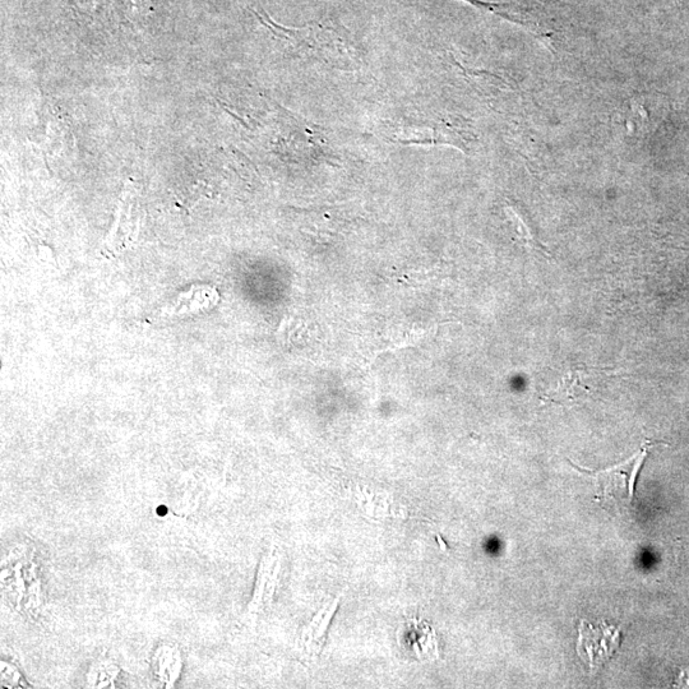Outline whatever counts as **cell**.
I'll use <instances>...</instances> for the list:
<instances>
[{"mask_svg": "<svg viewBox=\"0 0 689 689\" xmlns=\"http://www.w3.org/2000/svg\"><path fill=\"white\" fill-rule=\"evenodd\" d=\"M38 567L25 547H17L2 564V590L13 608L35 614L41 605Z\"/></svg>", "mask_w": 689, "mask_h": 689, "instance_id": "cell-1", "label": "cell"}, {"mask_svg": "<svg viewBox=\"0 0 689 689\" xmlns=\"http://www.w3.org/2000/svg\"><path fill=\"white\" fill-rule=\"evenodd\" d=\"M652 446L654 443L646 442L640 451H637L630 459L605 470L591 471L575 464H571V466L582 474L593 476L596 484H598L601 498L610 499L615 504H631L633 497H635L637 476L640 474Z\"/></svg>", "mask_w": 689, "mask_h": 689, "instance_id": "cell-2", "label": "cell"}, {"mask_svg": "<svg viewBox=\"0 0 689 689\" xmlns=\"http://www.w3.org/2000/svg\"><path fill=\"white\" fill-rule=\"evenodd\" d=\"M619 640L621 633L614 627L595 628L587 622H582L577 646L578 655L587 659L590 668L594 670L612 658L613 652L618 649Z\"/></svg>", "mask_w": 689, "mask_h": 689, "instance_id": "cell-3", "label": "cell"}, {"mask_svg": "<svg viewBox=\"0 0 689 689\" xmlns=\"http://www.w3.org/2000/svg\"><path fill=\"white\" fill-rule=\"evenodd\" d=\"M617 372L613 369H598L578 367L572 368L559 378L558 385L549 392V400L553 402L575 401L582 393L593 392L599 385L600 379L614 377Z\"/></svg>", "mask_w": 689, "mask_h": 689, "instance_id": "cell-4", "label": "cell"}, {"mask_svg": "<svg viewBox=\"0 0 689 689\" xmlns=\"http://www.w3.org/2000/svg\"><path fill=\"white\" fill-rule=\"evenodd\" d=\"M151 669L161 688H173L183 669L182 654L178 647L174 645L157 647L152 656Z\"/></svg>", "mask_w": 689, "mask_h": 689, "instance_id": "cell-5", "label": "cell"}, {"mask_svg": "<svg viewBox=\"0 0 689 689\" xmlns=\"http://www.w3.org/2000/svg\"><path fill=\"white\" fill-rule=\"evenodd\" d=\"M277 562L279 561H275L274 554L272 553L268 554V556L263 559L260 567V573H258V580L256 589H254L253 599L251 604H249L247 612L249 618H252L254 615L260 613L263 607H265V601L263 600L266 599V604H271L270 599H268V582H270L272 572H274Z\"/></svg>", "mask_w": 689, "mask_h": 689, "instance_id": "cell-6", "label": "cell"}, {"mask_svg": "<svg viewBox=\"0 0 689 689\" xmlns=\"http://www.w3.org/2000/svg\"><path fill=\"white\" fill-rule=\"evenodd\" d=\"M119 672V667L112 661H97L87 673V683L91 688H115L117 687Z\"/></svg>", "mask_w": 689, "mask_h": 689, "instance_id": "cell-7", "label": "cell"}, {"mask_svg": "<svg viewBox=\"0 0 689 689\" xmlns=\"http://www.w3.org/2000/svg\"><path fill=\"white\" fill-rule=\"evenodd\" d=\"M510 215L513 221H515V230L517 235H519L520 242L524 244L527 249H530V251H535L543 254L545 257H549V252L539 243V240L535 238L530 226L525 223L521 215L513 210H510Z\"/></svg>", "mask_w": 689, "mask_h": 689, "instance_id": "cell-8", "label": "cell"}, {"mask_svg": "<svg viewBox=\"0 0 689 689\" xmlns=\"http://www.w3.org/2000/svg\"><path fill=\"white\" fill-rule=\"evenodd\" d=\"M0 678H2V686L0 688H27V682L25 678L22 677L20 670L15 667V665L7 663V661H2L0 664Z\"/></svg>", "mask_w": 689, "mask_h": 689, "instance_id": "cell-9", "label": "cell"}, {"mask_svg": "<svg viewBox=\"0 0 689 689\" xmlns=\"http://www.w3.org/2000/svg\"><path fill=\"white\" fill-rule=\"evenodd\" d=\"M339 601L340 599L335 600L334 605H332V608L328 610V613H326L325 621H322L321 627H319L316 636H314V638H317V640H319V638L325 635V631L327 630L328 624H330L332 617H334L337 607H339Z\"/></svg>", "mask_w": 689, "mask_h": 689, "instance_id": "cell-10", "label": "cell"}]
</instances>
